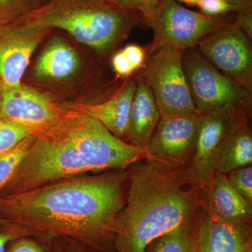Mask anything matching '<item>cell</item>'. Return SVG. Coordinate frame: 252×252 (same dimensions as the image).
I'll return each instance as SVG.
<instances>
[{
  "label": "cell",
  "instance_id": "6",
  "mask_svg": "<svg viewBox=\"0 0 252 252\" xmlns=\"http://www.w3.org/2000/svg\"><path fill=\"white\" fill-rule=\"evenodd\" d=\"M182 64L198 115L227 106L241 107L251 113L252 94L222 74L196 48L185 51Z\"/></svg>",
  "mask_w": 252,
  "mask_h": 252
},
{
  "label": "cell",
  "instance_id": "27",
  "mask_svg": "<svg viewBox=\"0 0 252 252\" xmlns=\"http://www.w3.org/2000/svg\"><path fill=\"white\" fill-rule=\"evenodd\" d=\"M129 62L138 72L143 68L147 59V49L137 44H129L122 49Z\"/></svg>",
  "mask_w": 252,
  "mask_h": 252
},
{
  "label": "cell",
  "instance_id": "15",
  "mask_svg": "<svg viewBox=\"0 0 252 252\" xmlns=\"http://www.w3.org/2000/svg\"><path fill=\"white\" fill-rule=\"evenodd\" d=\"M136 88L129 117L126 142L146 148L161 114L147 81L140 72L135 77Z\"/></svg>",
  "mask_w": 252,
  "mask_h": 252
},
{
  "label": "cell",
  "instance_id": "25",
  "mask_svg": "<svg viewBox=\"0 0 252 252\" xmlns=\"http://www.w3.org/2000/svg\"><path fill=\"white\" fill-rule=\"evenodd\" d=\"M109 4L126 11H137L142 14L144 21L157 8L159 0H106Z\"/></svg>",
  "mask_w": 252,
  "mask_h": 252
},
{
  "label": "cell",
  "instance_id": "13",
  "mask_svg": "<svg viewBox=\"0 0 252 252\" xmlns=\"http://www.w3.org/2000/svg\"><path fill=\"white\" fill-rule=\"evenodd\" d=\"M198 252H244L252 248L250 223L207 214L198 226Z\"/></svg>",
  "mask_w": 252,
  "mask_h": 252
},
{
  "label": "cell",
  "instance_id": "9",
  "mask_svg": "<svg viewBox=\"0 0 252 252\" xmlns=\"http://www.w3.org/2000/svg\"><path fill=\"white\" fill-rule=\"evenodd\" d=\"M243 114L251 113L241 107L227 106L200 116L195 152L186 171V185L201 190L207 185L215 172L214 160L219 146Z\"/></svg>",
  "mask_w": 252,
  "mask_h": 252
},
{
  "label": "cell",
  "instance_id": "23",
  "mask_svg": "<svg viewBox=\"0 0 252 252\" xmlns=\"http://www.w3.org/2000/svg\"><path fill=\"white\" fill-rule=\"evenodd\" d=\"M230 185L247 201L252 203V165L235 169L225 174Z\"/></svg>",
  "mask_w": 252,
  "mask_h": 252
},
{
  "label": "cell",
  "instance_id": "32",
  "mask_svg": "<svg viewBox=\"0 0 252 252\" xmlns=\"http://www.w3.org/2000/svg\"><path fill=\"white\" fill-rule=\"evenodd\" d=\"M180 4L188 5L190 6H196L200 0H175Z\"/></svg>",
  "mask_w": 252,
  "mask_h": 252
},
{
  "label": "cell",
  "instance_id": "11",
  "mask_svg": "<svg viewBox=\"0 0 252 252\" xmlns=\"http://www.w3.org/2000/svg\"><path fill=\"white\" fill-rule=\"evenodd\" d=\"M62 110L44 94L21 85L3 84L1 118L41 132L61 120Z\"/></svg>",
  "mask_w": 252,
  "mask_h": 252
},
{
  "label": "cell",
  "instance_id": "30",
  "mask_svg": "<svg viewBox=\"0 0 252 252\" xmlns=\"http://www.w3.org/2000/svg\"><path fill=\"white\" fill-rule=\"evenodd\" d=\"M235 23L246 34V35L252 39V7L242 10L235 14Z\"/></svg>",
  "mask_w": 252,
  "mask_h": 252
},
{
  "label": "cell",
  "instance_id": "22",
  "mask_svg": "<svg viewBox=\"0 0 252 252\" xmlns=\"http://www.w3.org/2000/svg\"><path fill=\"white\" fill-rule=\"evenodd\" d=\"M40 5L39 0H0V24L14 22Z\"/></svg>",
  "mask_w": 252,
  "mask_h": 252
},
{
  "label": "cell",
  "instance_id": "28",
  "mask_svg": "<svg viewBox=\"0 0 252 252\" xmlns=\"http://www.w3.org/2000/svg\"><path fill=\"white\" fill-rule=\"evenodd\" d=\"M22 237H28V235L18 227L12 225L0 227V252H7L9 245Z\"/></svg>",
  "mask_w": 252,
  "mask_h": 252
},
{
  "label": "cell",
  "instance_id": "17",
  "mask_svg": "<svg viewBox=\"0 0 252 252\" xmlns=\"http://www.w3.org/2000/svg\"><path fill=\"white\" fill-rule=\"evenodd\" d=\"M249 117L248 114L240 116L220 142L214 160L215 171L227 174L252 165V134Z\"/></svg>",
  "mask_w": 252,
  "mask_h": 252
},
{
  "label": "cell",
  "instance_id": "5",
  "mask_svg": "<svg viewBox=\"0 0 252 252\" xmlns=\"http://www.w3.org/2000/svg\"><path fill=\"white\" fill-rule=\"evenodd\" d=\"M235 19V14L213 17L189 9L175 0H159L153 14L144 21L154 33L147 54L163 45L183 51L195 47L204 36Z\"/></svg>",
  "mask_w": 252,
  "mask_h": 252
},
{
  "label": "cell",
  "instance_id": "36",
  "mask_svg": "<svg viewBox=\"0 0 252 252\" xmlns=\"http://www.w3.org/2000/svg\"><path fill=\"white\" fill-rule=\"evenodd\" d=\"M49 0H43L42 3H41V4H44V3L47 2V1H49ZM39 1H40L41 3V0H39Z\"/></svg>",
  "mask_w": 252,
  "mask_h": 252
},
{
  "label": "cell",
  "instance_id": "4",
  "mask_svg": "<svg viewBox=\"0 0 252 252\" xmlns=\"http://www.w3.org/2000/svg\"><path fill=\"white\" fill-rule=\"evenodd\" d=\"M8 24L28 32L63 30L97 54L106 55L144 24V18L106 0H49Z\"/></svg>",
  "mask_w": 252,
  "mask_h": 252
},
{
  "label": "cell",
  "instance_id": "31",
  "mask_svg": "<svg viewBox=\"0 0 252 252\" xmlns=\"http://www.w3.org/2000/svg\"><path fill=\"white\" fill-rule=\"evenodd\" d=\"M229 1L244 8L251 7L252 6V0H229Z\"/></svg>",
  "mask_w": 252,
  "mask_h": 252
},
{
  "label": "cell",
  "instance_id": "16",
  "mask_svg": "<svg viewBox=\"0 0 252 252\" xmlns=\"http://www.w3.org/2000/svg\"><path fill=\"white\" fill-rule=\"evenodd\" d=\"M201 190H205L203 203L207 214L250 223L252 216V204L230 185L225 174L214 172Z\"/></svg>",
  "mask_w": 252,
  "mask_h": 252
},
{
  "label": "cell",
  "instance_id": "34",
  "mask_svg": "<svg viewBox=\"0 0 252 252\" xmlns=\"http://www.w3.org/2000/svg\"><path fill=\"white\" fill-rule=\"evenodd\" d=\"M6 225H10L9 222L6 221V220H3L2 218L0 217V227Z\"/></svg>",
  "mask_w": 252,
  "mask_h": 252
},
{
  "label": "cell",
  "instance_id": "10",
  "mask_svg": "<svg viewBox=\"0 0 252 252\" xmlns=\"http://www.w3.org/2000/svg\"><path fill=\"white\" fill-rule=\"evenodd\" d=\"M200 115L161 116L146 147L147 160L178 167L189 165L194 152Z\"/></svg>",
  "mask_w": 252,
  "mask_h": 252
},
{
  "label": "cell",
  "instance_id": "29",
  "mask_svg": "<svg viewBox=\"0 0 252 252\" xmlns=\"http://www.w3.org/2000/svg\"><path fill=\"white\" fill-rule=\"evenodd\" d=\"M6 252H48L40 243L27 237L17 239L9 245Z\"/></svg>",
  "mask_w": 252,
  "mask_h": 252
},
{
  "label": "cell",
  "instance_id": "8",
  "mask_svg": "<svg viewBox=\"0 0 252 252\" xmlns=\"http://www.w3.org/2000/svg\"><path fill=\"white\" fill-rule=\"evenodd\" d=\"M195 48L222 74L252 94V40L235 21L204 36Z\"/></svg>",
  "mask_w": 252,
  "mask_h": 252
},
{
  "label": "cell",
  "instance_id": "2",
  "mask_svg": "<svg viewBox=\"0 0 252 252\" xmlns=\"http://www.w3.org/2000/svg\"><path fill=\"white\" fill-rule=\"evenodd\" d=\"M147 160V149L118 138L94 118L67 111L36 135L0 196L23 193L89 172L124 169Z\"/></svg>",
  "mask_w": 252,
  "mask_h": 252
},
{
  "label": "cell",
  "instance_id": "33",
  "mask_svg": "<svg viewBox=\"0 0 252 252\" xmlns=\"http://www.w3.org/2000/svg\"><path fill=\"white\" fill-rule=\"evenodd\" d=\"M3 84L0 81V120L1 118V102H2Z\"/></svg>",
  "mask_w": 252,
  "mask_h": 252
},
{
  "label": "cell",
  "instance_id": "7",
  "mask_svg": "<svg viewBox=\"0 0 252 252\" xmlns=\"http://www.w3.org/2000/svg\"><path fill=\"white\" fill-rule=\"evenodd\" d=\"M185 51L170 45L154 50L138 72L147 81L161 116L198 114L186 79Z\"/></svg>",
  "mask_w": 252,
  "mask_h": 252
},
{
  "label": "cell",
  "instance_id": "21",
  "mask_svg": "<svg viewBox=\"0 0 252 252\" xmlns=\"http://www.w3.org/2000/svg\"><path fill=\"white\" fill-rule=\"evenodd\" d=\"M39 131L10 121L0 120V157L14 149L28 136Z\"/></svg>",
  "mask_w": 252,
  "mask_h": 252
},
{
  "label": "cell",
  "instance_id": "3",
  "mask_svg": "<svg viewBox=\"0 0 252 252\" xmlns=\"http://www.w3.org/2000/svg\"><path fill=\"white\" fill-rule=\"evenodd\" d=\"M187 166L147 160L130 172L125 205L113 230L118 252H146L154 240L193 217L200 190L185 189Z\"/></svg>",
  "mask_w": 252,
  "mask_h": 252
},
{
  "label": "cell",
  "instance_id": "19",
  "mask_svg": "<svg viewBox=\"0 0 252 252\" xmlns=\"http://www.w3.org/2000/svg\"><path fill=\"white\" fill-rule=\"evenodd\" d=\"M149 252H198V228L193 217L149 245Z\"/></svg>",
  "mask_w": 252,
  "mask_h": 252
},
{
  "label": "cell",
  "instance_id": "37",
  "mask_svg": "<svg viewBox=\"0 0 252 252\" xmlns=\"http://www.w3.org/2000/svg\"></svg>",
  "mask_w": 252,
  "mask_h": 252
},
{
  "label": "cell",
  "instance_id": "35",
  "mask_svg": "<svg viewBox=\"0 0 252 252\" xmlns=\"http://www.w3.org/2000/svg\"><path fill=\"white\" fill-rule=\"evenodd\" d=\"M244 252H252V248H249V249H248V250H245V251Z\"/></svg>",
  "mask_w": 252,
  "mask_h": 252
},
{
  "label": "cell",
  "instance_id": "12",
  "mask_svg": "<svg viewBox=\"0 0 252 252\" xmlns=\"http://www.w3.org/2000/svg\"><path fill=\"white\" fill-rule=\"evenodd\" d=\"M49 31L28 32L11 24H0V81L4 85L21 84L32 55Z\"/></svg>",
  "mask_w": 252,
  "mask_h": 252
},
{
  "label": "cell",
  "instance_id": "24",
  "mask_svg": "<svg viewBox=\"0 0 252 252\" xmlns=\"http://www.w3.org/2000/svg\"><path fill=\"white\" fill-rule=\"evenodd\" d=\"M196 6L199 12L213 17L236 14L242 10L250 8L242 7L229 0H200Z\"/></svg>",
  "mask_w": 252,
  "mask_h": 252
},
{
  "label": "cell",
  "instance_id": "14",
  "mask_svg": "<svg viewBox=\"0 0 252 252\" xmlns=\"http://www.w3.org/2000/svg\"><path fill=\"white\" fill-rule=\"evenodd\" d=\"M135 88V79L132 76L126 78L118 90L106 100L98 103L75 104L71 108L94 118L113 135L125 141Z\"/></svg>",
  "mask_w": 252,
  "mask_h": 252
},
{
  "label": "cell",
  "instance_id": "1",
  "mask_svg": "<svg viewBox=\"0 0 252 252\" xmlns=\"http://www.w3.org/2000/svg\"><path fill=\"white\" fill-rule=\"evenodd\" d=\"M129 172L79 176L0 196V217L30 235L63 237L102 248L114 240Z\"/></svg>",
  "mask_w": 252,
  "mask_h": 252
},
{
  "label": "cell",
  "instance_id": "20",
  "mask_svg": "<svg viewBox=\"0 0 252 252\" xmlns=\"http://www.w3.org/2000/svg\"><path fill=\"white\" fill-rule=\"evenodd\" d=\"M37 134L28 136L14 149L0 157V192L11 179Z\"/></svg>",
  "mask_w": 252,
  "mask_h": 252
},
{
  "label": "cell",
  "instance_id": "26",
  "mask_svg": "<svg viewBox=\"0 0 252 252\" xmlns=\"http://www.w3.org/2000/svg\"><path fill=\"white\" fill-rule=\"evenodd\" d=\"M112 67L118 77L124 79L132 77L134 73L137 72L132 64L129 62L122 49L113 55Z\"/></svg>",
  "mask_w": 252,
  "mask_h": 252
},
{
  "label": "cell",
  "instance_id": "18",
  "mask_svg": "<svg viewBox=\"0 0 252 252\" xmlns=\"http://www.w3.org/2000/svg\"><path fill=\"white\" fill-rule=\"evenodd\" d=\"M80 66L75 49L59 36L54 38L34 64V74L39 79L61 80L73 75Z\"/></svg>",
  "mask_w": 252,
  "mask_h": 252
}]
</instances>
